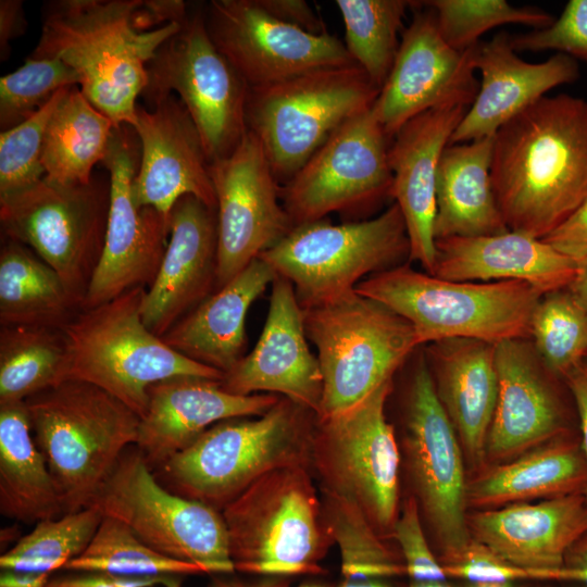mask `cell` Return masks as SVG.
<instances>
[{"label":"cell","mask_w":587,"mask_h":587,"mask_svg":"<svg viewBox=\"0 0 587 587\" xmlns=\"http://www.w3.org/2000/svg\"><path fill=\"white\" fill-rule=\"evenodd\" d=\"M494 193L510 230L544 239L587 201V101L545 96L494 136Z\"/></svg>","instance_id":"1"},{"label":"cell","mask_w":587,"mask_h":587,"mask_svg":"<svg viewBox=\"0 0 587 587\" xmlns=\"http://www.w3.org/2000/svg\"><path fill=\"white\" fill-rule=\"evenodd\" d=\"M155 0H57L43 12L29 55L60 59L79 77L87 100L114 124L132 126L136 100L148 84L147 65L180 27L163 23Z\"/></svg>","instance_id":"2"},{"label":"cell","mask_w":587,"mask_h":587,"mask_svg":"<svg viewBox=\"0 0 587 587\" xmlns=\"http://www.w3.org/2000/svg\"><path fill=\"white\" fill-rule=\"evenodd\" d=\"M316 414L280 397L254 419L222 421L154 470L170 491L222 511L265 474L311 467Z\"/></svg>","instance_id":"3"},{"label":"cell","mask_w":587,"mask_h":587,"mask_svg":"<svg viewBox=\"0 0 587 587\" xmlns=\"http://www.w3.org/2000/svg\"><path fill=\"white\" fill-rule=\"evenodd\" d=\"M25 405L64 514L92 505L122 454L136 445L140 417L101 388L74 379Z\"/></svg>","instance_id":"4"},{"label":"cell","mask_w":587,"mask_h":587,"mask_svg":"<svg viewBox=\"0 0 587 587\" xmlns=\"http://www.w3.org/2000/svg\"><path fill=\"white\" fill-rule=\"evenodd\" d=\"M235 573L287 578L320 576L335 545L311 467L276 469L222 511Z\"/></svg>","instance_id":"5"},{"label":"cell","mask_w":587,"mask_h":587,"mask_svg":"<svg viewBox=\"0 0 587 587\" xmlns=\"http://www.w3.org/2000/svg\"><path fill=\"white\" fill-rule=\"evenodd\" d=\"M354 290L405 319L419 346L451 338L495 345L529 339L532 316L544 296L523 282H454L408 264L371 275Z\"/></svg>","instance_id":"6"},{"label":"cell","mask_w":587,"mask_h":587,"mask_svg":"<svg viewBox=\"0 0 587 587\" xmlns=\"http://www.w3.org/2000/svg\"><path fill=\"white\" fill-rule=\"evenodd\" d=\"M145 287L83 309L63 328L67 363L65 380L92 384L115 397L139 417L148 388L163 379L199 376L222 380L224 373L168 347L142 322Z\"/></svg>","instance_id":"7"},{"label":"cell","mask_w":587,"mask_h":587,"mask_svg":"<svg viewBox=\"0 0 587 587\" xmlns=\"http://www.w3.org/2000/svg\"><path fill=\"white\" fill-rule=\"evenodd\" d=\"M323 375L319 417L342 412L394 378L419 347L412 325L354 289L302 309Z\"/></svg>","instance_id":"8"},{"label":"cell","mask_w":587,"mask_h":587,"mask_svg":"<svg viewBox=\"0 0 587 587\" xmlns=\"http://www.w3.org/2000/svg\"><path fill=\"white\" fill-rule=\"evenodd\" d=\"M388 380L355 405L316 415L311 471L322 494L341 499L383 537L392 536L399 515L400 451L385 407Z\"/></svg>","instance_id":"9"},{"label":"cell","mask_w":587,"mask_h":587,"mask_svg":"<svg viewBox=\"0 0 587 587\" xmlns=\"http://www.w3.org/2000/svg\"><path fill=\"white\" fill-rule=\"evenodd\" d=\"M379 93L357 64L314 70L249 88L248 130L260 140L278 182H288L349 118L372 108Z\"/></svg>","instance_id":"10"},{"label":"cell","mask_w":587,"mask_h":587,"mask_svg":"<svg viewBox=\"0 0 587 587\" xmlns=\"http://www.w3.org/2000/svg\"><path fill=\"white\" fill-rule=\"evenodd\" d=\"M410 240L394 202L379 215L342 224H299L259 255L294 286L302 309L337 297L366 277L402 265Z\"/></svg>","instance_id":"11"},{"label":"cell","mask_w":587,"mask_h":587,"mask_svg":"<svg viewBox=\"0 0 587 587\" xmlns=\"http://www.w3.org/2000/svg\"><path fill=\"white\" fill-rule=\"evenodd\" d=\"M92 504L165 557L208 575L235 573L221 511L166 489L136 446L122 454Z\"/></svg>","instance_id":"12"},{"label":"cell","mask_w":587,"mask_h":587,"mask_svg":"<svg viewBox=\"0 0 587 587\" xmlns=\"http://www.w3.org/2000/svg\"><path fill=\"white\" fill-rule=\"evenodd\" d=\"M147 72L141 97L152 107L176 92L200 134L209 163L233 153L248 132L249 87L212 41L202 9L188 11Z\"/></svg>","instance_id":"13"},{"label":"cell","mask_w":587,"mask_h":587,"mask_svg":"<svg viewBox=\"0 0 587 587\" xmlns=\"http://www.w3.org/2000/svg\"><path fill=\"white\" fill-rule=\"evenodd\" d=\"M110 210V178L63 185L45 177L0 196L5 238L32 249L84 302L100 261Z\"/></svg>","instance_id":"14"},{"label":"cell","mask_w":587,"mask_h":587,"mask_svg":"<svg viewBox=\"0 0 587 587\" xmlns=\"http://www.w3.org/2000/svg\"><path fill=\"white\" fill-rule=\"evenodd\" d=\"M404 449L416 503L447 561L472 540L459 437L436 392L424 352L414 366L405 409Z\"/></svg>","instance_id":"15"},{"label":"cell","mask_w":587,"mask_h":587,"mask_svg":"<svg viewBox=\"0 0 587 587\" xmlns=\"http://www.w3.org/2000/svg\"><path fill=\"white\" fill-rule=\"evenodd\" d=\"M391 139L369 109L345 122L280 187L294 226L390 197Z\"/></svg>","instance_id":"16"},{"label":"cell","mask_w":587,"mask_h":587,"mask_svg":"<svg viewBox=\"0 0 587 587\" xmlns=\"http://www.w3.org/2000/svg\"><path fill=\"white\" fill-rule=\"evenodd\" d=\"M128 125L114 128L102 163L110 178V210L103 251L85 295L83 309L111 301L124 292L148 288L170 238V215L139 208L134 197L140 150Z\"/></svg>","instance_id":"17"},{"label":"cell","mask_w":587,"mask_h":587,"mask_svg":"<svg viewBox=\"0 0 587 587\" xmlns=\"http://www.w3.org/2000/svg\"><path fill=\"white\" fill-rule=\"evenodd\" d=\"M209 174L216 200V291L282 240L294 224L265 151L252 132L246 133L232 154L211 162Z\"/></svg>","instance_id":"18"},{"label":"cell","mask_w":587,"mask_h":587,"mask_svg":"<svg viewBox=\"0 0 587 587\" xmlns=\"http://www.w3.org/2000/svg\"><path fill=\"white\" fill-rule=\"evenodd\" d=\"M204 15L212 41L249 88L354 64L337 37L312 34L284 22L258 0H212Z\"/></svg>","instance_id":"19"},{"label":"cell","mask_w":587,"mask_h":587,"mask_svg":"<svg viewBox=\"0 0 587 587\" xmlns=\"http://www.w3.org/2000/svg\"><path fill=\"white\" fill-rule=\"evenodd\" d=\"M403 30L390 73L372 111L390 139L408 121L434 108L469 107L477 84L476 46L459 51L441 36L434 11L422 1Z\"/></svg>","instance_id":"20"},{"label":"cell","mask_w":587,"mask_h":587,"mask_svg":"<svg viewBox=\"0 0 587 587\" xmlns=\"http://www.w3.org/2000/svg\"><path fill=\"white\" fill-rule=\"evenodd\" d=\"M267 316L254 348L224 373L222 387L234 395L274 394L320 414L323 375L309 348L302 308L292 284L276 275Z\"/></svg>","instance_id":"21"},{"label":"cell","mask_w":587,"mask_h":587,"mask_svg":"<svg viewBox=\"0 0 587 587\" xmlns=\"http://www.w3.org/2000/svg\"><path fill=\"white\" fill-rule=\"evenodd\" d=\"M498 397L486 454L505 459L573 433L558 379L532 340L496 344Z\"/></svg>","instance_id":"22"},{"label":"cell","mask_w":587,"mask_h":587,"mask_svg":"<svg viewBox=\"0 0 587 587\" xmlns=\"http://www.w3.org/2000/svg\"><path fill=\"white\" fill-rule=\"evenodd\" d=\"M151 108L137 104L130 126L140 145L134 178L137 205L151 207L168 216L178 199L191 195L216 209L210 163L187 109L174 95Z\"/></svg>","instance_id":"23"},{"label":"cell","mask_w":587,"mask_h":587,"mask_svg":"<svg viewBox=\"0 0 587 587\" xmlns=\"http://www.w3.org/2000/svg\"><path fill=\"white\" fill-rule=\"evenodd\" d=\"M216 270V209L184 196L170 212L168 243L141 303L143 324L163 337L214 291Z\"/></svg>","instance_id":"24"},{"label":"cell","mask_w":587,"mask_h":587,"mask_svg":"<svg viewBox=\"0 0 587 587\" xmlns=\"http://www.w3.org/2000/svg\"><path fill=\"white\" fill-rule=\"evenodd\" d=\"M137 449L152 471L191 446L213 425L230 419L260 416L280 398L274 394L238 396L221 380L179 375L148 388Z\"/></svg>","instance_id":"25"},{"label":"cell","mask_w":587,"mask_h":587,"mask_svg":"<svg viewBox=\"0 0 587 587\" xmlns=\"http://www.w3.org/2000/svg\"><path fill=\"white\" fill-rule=\"evenodd\" d=\"M465 105L429 109L408 121L391 139L388 160L392 172L390 197L401 210L410 240V261L434 272L437 213L436 183L439 161Z\"/></svg>","instance_id":"26"},{"label":"cell","mask_w":587,"mask_h":587,"mask_svg":"<svg viewBox=\"0 0 587 587\" xmlns=\"http://www.w3.org/2000/svg\"><path fill=\"white\" fill-rule=\"evenodd\" d=\"M473 539L507 562L553 579L567 551L587 535V499L584 494L517 502L473 514Z\"/></svg>","instance_id":"27"},{"label":"cell","mask_w":587,"mask_h":587,"mask_svg":"<svg viewBox=\"0 0 587 587\" xmlns=\"http://www.w3.org/2000/svg\"><path fill=\"white\" fill-rule=\"evenodd\" d=\"M507 32L480 41L476 70L482 75L477 96L455 128L449 143H461L488 136L554 87L579 77L577 61L557 53L532 63L519 57Z\"/></svg>","instance_id":"28"},{"label":"cell","mask_w":587,"mask_h":587,"mask_svg":"<svg viewBox=\"0 0 587 587\" xmlns=\"http://www.w3.org/2000/svg\"><path fill=\"white\" fill-rule=\"evenodd\" d=\"M576 272V260L519 232L436 240L433 275L448 280H517L546 295L566 289Z\"/></svg>","instance_id":"29"},{"label":"cell","mask_w":587,"mask_h":587,"mask_svg":"<svg viewBox=\"0 0 587 587\" xmlns=\"http://www.w3.org/2000/svg\"><path fill=\"white\" fill-rule=\"evenodd\" d=\"M424 354L436 392L459 440L479 464L492 422L498 374L496 345L473 338H451L426 345Z\"/></svg>","instance_id":"30"},{"label":"cell","mask_w":587,"mask_h":587,"mask_svg":"<svg viewBox=\"0 0 587 587\" xmlns=\"http://www.w3.org/2000/svg\"><path fill=\"white\" fill-rule=\"evenodd\" d=\"M275 277L266 262L254 259L161 338L186 358L228 372L243 357L247 313Z\"/></svg>","instance_id":"31"},{"label":"cell","mask_w":587,"mask_h":587,"mask_svg":"<svg viewBox=\"0 0 587 587\" xmlns=\"http://www.w3.org/2000/svg\"><path fill=\"white\" fill-rule=\"evenodd\" d=\"M494 136L449 143L442 151L436 183L435 240L510 230L491 184Z\"/></svg>","instance_id":"32"},{"label":"cell","mask_w":587,"mask_h":587,"mask_svg":"<svg viewBox=\"0 0 587 587\" xmlns=\"http://www.w3.org/2000/svg\"><path fill=\"white\" fill-rule=\"evenodd\" d=\"M496 466L467 485V502L499 507L537 498L585 494L587 463L580 436L569 433Z\"/></svg>","instance_id":"33"},{"label":"cell","mask_w":587,"mask_h":587,"mask_svg":"<svg viewBox=\"0 0 587 587\" xmlns=\"http://www.w3.org/2000/svg\"><path fill=\"white\" fill-rule=\"evenodd\" d=\"M0 512L23 524L64 514L46 459L34 440L25 401L0 404Z\"/></svg>","instance_id":"34"},{"label":"cell","mask_w":587,"mask_h":587,"mask_svg":"<svg viewBox=\"0 0 587 587\" xmlns=\"http://www.w3.org/2000/svg\"><path fill=\"white\" fill-rule=\"evenodd\" d=\"M83 301L28 247L5 238L0 250V324L63 329Z\"/></svg>","instance_id":"35"},{"label":"cell","mask_w":587,"mask_h":587,"mask_svg":"<svg viewBox=\"0 0 587 587\" xmlns=\"http://www.w3.org/2000/svg\"><path fill=\"white\" fill-rule=\"evenodd\" d=\"M115 126L82 93L67 89L45 132L41 163L45 178L63 185L88 184L102 162Z\"/></svg>","instance_id":"36"},{"label":"cell","mask_w":587,"mask_h":587,"mask_svg":"<svg viewBox=\"0 0 587 587\" xmlns=\"http://www.w3.org/2000/svg\"><path fill=\"white\" fill-rule=\"evenodd\" d=\"M63 329L9 325L0 328V404L22 402L65 380Z\"/></svg>","instance_id":"37"},{"label":"cell","mask_w":587,"mask_h":587,"mask_svg":"<svg viewBox=\"0 0 587 587\" xmlns=\"http://www.w3.org/2000/svg\"><path fill=\"white\" fill-rule=\"evenodd\" d=\"M325 515L340 553L336 587H394L391 579L405 573L400 562L366 519L350 503L322 496Z\"/></svg>","instance_id":"38"},{"label":"cell","mask_w":587,"mask_h":587,"mask_svg":"<svg viewBox=\"0 0 587 587\" xmlns=\"http://www.w3.org/2000/svg\"><path fill=\"white\" fill-rule=\"evenodd\" d=\"M345 26L346 49L359 67L379 88L396 59L399 30L411 1L337 0Z\"/></svg>","instance_id":"39"},{"label":"cell","mask_w":587,"mask_h":587,"mask_svg":"<svg viewBox=\"0 0 587 587\" xmlns=\"http://www.w3.org/2000/svg\"><path fill=\"white\" fill-rule=\"evenodd\" d=\"M102 520V512L92 504L38 522L30 533L1 554L0 567L48 574L60 572L86 550Z\"/></svg>","instance_id":"40"},{"label":"cell","mask_w":587,"mask_h":587,"mask_svg":"<svg viewBox=\"0 0 587 587\" xmlns=\"http://www.w3.org/2000/svg\"><path fill=\"white\" fill-rule=\"evenodd\" d=\"M62 571H95L123 577L205 575L197 565L149 548L125 524L110 516H103L86 550Z\"/></svg>","instance_id":"41"},{"label":"cell","mask_w":587,"mask_h":587,"mask_svg":"<svg viewBox=\"0 0 587 587\" xmlns=\"http://www.w3.org/2000/svg\"><path fill=\"white\" fill-rule=\"evenodd\" d=\"M530 338L546 366L564 380L587 360V311L567 289L546 294L533 313Z\"/></svg>","instance_id":"42"},{"label":"cell","mask_w":587,"mask_h":587,"mask_svg":"<svg viewBox=\"0 0 587 587\" xmlns=\"http://www.w3.org/2000/svg\"><path fill=\"white\" fill-rule=\"evenodd\" d=\"M429 7L439 32L455 50L465 51L479 42L483 34L505 24H521L533 29L551 25L554 18L537 8L514 7L505 0H430Z\"/></svg>","instance_id":"43"},{"label":"cell","mask_w":587,"mask_h":587,"mask_svg":"<svg viewBox=\"0 0 587 587\" xmlns=\"http://www.w3.org/2000/svg\"><path fill=\"white\" fill-rule=\"evenodd\" d=\"M79 85L76 72L60 59L28 57L0 78V128L11 129L45 107L57 91Z\"/></svg>","instance_id":"44"},{"label":"cell","mask_w":587,"mask_h":587,"mask_svg":"<svg viewBox=\"0 0 587 587\" xmlns=\"http://www.w3.org/2000/svg\"><path fill=\"white\" fill-rule=\"evenodd\" d=\"M68 88L57 91L45 107L22 124L0 133V196L23 190L45 177L41 163L45 132Z\"/></svg>","instance_id":"45"},{"label":"cell","mask_w":587,"mask_h":587,"mask_svg":"<svg viewBox=\"0 0 587 587\" xmlns=\"http://www.w3.org/2000/svg\"><path fill=\"white\" fill-rule=\"evenodd\" d=\"M511 43L516 52L554 50L587 62V0H570L551 25L511 36Z\"/></svg>","instance_id":"46"},{"label":"cell","mask_w":587,"mask_h":587,"mask_svg":"<svg viewBox=\"0 0 587 587\" xmlns=\"http://www.w3.org/2000/svg\"><path fill=\"white\" fill-rule=\"evenodd\" d=\"M396 539L410 580L444 582L447 574L434 555L425 537L422 517L414 497H409L401 507L394 526Z\"/></svg>","instance_id":"47"},{"label":"cell","mask_w":587,"mask_h":587,"mask_svg":"<svg viewBox=\"0 0 587 587\" xmlns=\"http://www.w3.org/2000/svg\"><path fill=\"white\" fill-rule=\"evenodd\" d=\"M442 566L447 576L462 578L470 584L538 579L537 572L507 562L474 539L459 557Z\"/></svg>","instance_id":"48"},{"label":"cell","mask_w":587,"mask_h":587,"mask_svg":"<svg viewBox=\"0 0 587 587\" xmlns=\"http://www.w3.org/2000/svg\"><path fill=\"white\" fill-rule=\"evenodd\" d=\"M182 576L123 577L95 571H60L46 587H180Z\"/></svg>","instance_id":"49"},{"label":"cell","mask_w":587,"mask_h":587,"mask_svg":"<svg viewBox=\"0 0 587 587\" xmlns=\"http://www.w3.org/2000/svg\"><path fill=\"white\" fill-rule=\"evenodd\" d=\"M544 240L578 261L587 255V201Z\"/></svg>","instance_id":"50"},{"label":"cell","mask_w":587,"mask_h":587,"mask_svg":"<svg viewBox=\"0 0 587 587\" xmlns=\"http://www.w3.org/2000/svg\"><path fill=\"white\" fill-rule=\"evenodd\" d=\"M258 1L265 11L284 22L298 26L312 34L326 33L319 16L304 0Z\"/></svg>","instance_id":"51"},{"label":"cell","mask_w":587,"mask_h":587,"mask_svg":"<svg viewBox=\"0 0 587 587\" xmlns=\"http://www.w3.org/2000/svg\"><path fill=\"white\" fill-rule=\"evenodd\" d=\"M27 26L22 0L0 1V59L9 55L10 42L21 37Z\"/></svg>","instance_id":"52"},{"label":"cell","mask_w":587,"mask_h":587,"mask_svg":"<svg viewBox=\"0 0 587 587\" xmlns=\"http://www.w3.org/2000/svg\"><path fill=\"white\" fill-rule=\"evenodd\" d=\"M572 396L580 429V444L587 463V360L583 361L564 378ZM587 499V487L585 490Z\"/></svg>","instance_id":"53"},{"label":"cell","mask_w":587,"mask_h":587,"mask_svg":"<svg viewBox=\"0 0 587 587\" xmlns=\"http://www.w3.org/2000/svg\"><path fill=\"white\" fill-rule=\"evenodd\" d=\"M555 579L579 582L587 586L586 536L567 551L563 566L557 571Z\"/></svg>","instance_id":"54"},{"label":"cell","mask_w":587,"mask_h":587,"mask_svg":"<svg viewBox=\"0 0 587 587\" xmlns=\"http://www.w3.org/2000/svg\"><path fill=\"white\" fill-rule=\"evenodd\" d=\"M209 587H288L282 579L275 582H250L240 578L225 577V575H214ZM296 587H336V585L320 578H311L300 583Z\"/></svg>","instance_id":"55"},{"label":"cell","mask_w":587,"mask_h":587,"mask_svg":"<svg viewBox=\"0 0 587 587\" xmlns=\"http://www.w3.org/2000/svg\"><path fill=\"white\" fill-rule=\"evenodd\" d=\"M53 574L1 570L0 587H46Z\"/></svg>","instance_id":"56"},{"label":"cell","mask_w":587,"mask_h":587,"mask_svg":"<svg viewBox=\"0 0 587 587\" xmlns=\"http://www.w3.org/2000/svg\"><path fill=\"white\" fill-rule=\"evenodd\" d=\"M566 289L587 311V255L577 261L576 275Z\"/></svg>","instance_id":"57"},{"label":"cell","mask_w":587,"mask_h":587,"mask_svg":"<svg viewBox=\"0 0 587 587\" xmlns=\"http://www.w3.org/2000/svg\"><path fill=\"white\" fill-rule=\"evenodd\" d=\"M407 587H451V586L449 584H447L446 580H444V582L410 580Z\"/></svg>","instance_id":"58"},{"label":"cell","mask_w":587,"mask_h":587,"mask_svg":"<svg viewBox=\"0 0 587 587\" xmlns=\"http://www.w3.org/2000/svg\"><path fill=\"white\" fill-rule=\"evenodd\" d=\"M464 587H517L513 583L469 584Z\"/></svg>","instance_id":"59"},{"label":"cell","mask_w":587,"mask_h":587,"mask_svg":"<svg viewBox=\"0 0 587 587\" xmlns=\"http://www.w3.org/2000/svg\"><path fill=\"white\" fill-rule=\"evenodd\" d=\"M582 587H587V586L584 585V586H582Z\"/></svg>","instance_id":"60"},{"label":"cell","mask_w":587,"mask_h":587,"mask_svg":"<svg viewBox=\"0 0 587 587\" xmlns=\"http://www.w3.org/2000/svg\"><path fill=\"white\" fill-rule=\"evenodd\" d=\"M586 538H587V535H586Z\"/></svg>","instance_id":"61"}]
</instances>
